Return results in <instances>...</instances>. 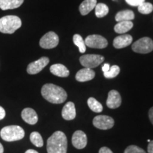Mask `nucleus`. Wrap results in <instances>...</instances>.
I'll return each instance as SVG.
<instances>
[{"label":"nucleus","instance_id":"1","mask_svg":"<svg viewBox=\"0 0 153 153\" xmlns=\"http://www.w3.org/2000/svg\"><path fill=\"white\" fill-rule=\"evenodd\" d=\"M41 94L45 100L52 104H62L68 98L65 89L53 84L44 85L41 89Z\"/></svg>","mask_w":153,"mask_h":153},{"label":"nucleus","instance_id":"2","mask_svg":"<svg viewBox=\"0 0 153 153\" xmlns=\"http://www.w3.org/2000/svg\"><path fill=\"white\" fill-rule=\"evenodd\" d=\"M67 150L68 139L63 132H55L48 140V153H67Z\"/></svg>","mask_w":153,"mask_h":153},{"label":"nucleus","instance_id":"3","mask_svg":"<svg viewBox=\"0 0 153 153\" xmlns=\"http://www.w3.org/2000/svg\"><path fill=\"white\" fill-rule=\"evenodd\" d=\"M22 20L19 17L13 15L5 16L0 19V32L12 34L22 26Z\"/></svg>","mask_w":153,"mask_h":153},{"label":"nucleus","instance_id":"4","mask_svg":"<svg viewBox=\"0 0 153 153\" xmlns=\"http://www.w3.org/2000/svg\"><path fill=\"white\" fill-rule=\"evenodd\" d=\"M24 130L19 126H5L0 131V136L7 142L20 140L24 138Z\"/></svg>","mask_w":153,"mask_h":153},{"label":"nucleus","instance_id":"5","mask_svg":"<svg viewBox=\"0 0 153 153\" xmlns=\"http://www.w3.org/2000/svg\"><path fill=\"white\" fill-rule=\"evenodd\" d=\"M134 52L141 54H147L153 51V41L148 37L140 38L132 45Z\"/></svg>","mask_w":153,"mask_h":153},{"label":"nucleus","instance_id":"6","mask_svg":"<svg viewBox=\"0 0 153 153\" xmlns=\"http://www.w3.org/2000/svg\"><path fill=\"white\" fill-rule=\"evenodd\" d=\"M79 61L82 65L85 68L92 69L98 67L104 62V57L100 55L88 54L80 57Z\"/></svg>","mask_w":153,"mask_h":153},{"label":"nucleus","instance_id":"7","mask_svg":"<svg viewBox=\"0 0 153 153\" xmlns=\"http://www.w3.org/2000/svg\"><path fill=\"white\" fill-rule=\"evenodd\" d=\"M85 45L91 48L103 49L107 47L108 41L106 38L100 35H89L85 39Z\"/></svg>","mask_w":153,"mask_h":153},{"label":"nucleus","instance_id":"8","mask_svg":"<svg viewBox=\"0 0 153 153\" xmlns=\"http://www.w3.org/2000/svg\"><path fill=\"white\" fill-rule=\"evenodd\" d=\"M59 37L56 33L50 31L45 33L40 40V46L44 49L54 48L58 45Z\"/></svg>","mask_w":153,"mask_h":153},{"label":"nucleus","instance_id":"9","mask_svg":"<svg viewBox=\"0 0 153 153\" xmlns=\"http://www.w3.org/2000/svg\"><path fill=\"white\" fill-rule=\"evenodd\" d=\"M93 124L97 128L108 130L111 129L114 126V120L111 116L99 115L94 118Z\"/></svg>","mask_w":153,"mask_h":153},{"label":"nucleus","instance_id":"10","mask_svg":"<svg viewBox=\"0 0 153 153\" xmlns=\"http://www.w3.org/2000/svg\"><path fill=\"white\" fill-rule=\"evenodd\" d=\"M50 62L48 57H42L38 60L30 62L27 67V72L30 74H36L39 73L44 68L47 66Z\"/></svg>","mask_w":153,"mask_h":153},{"label":"nucleus","instance_id":"11","mask_svg":"<svg viewBox=\"0 0 153 153\" xmlns=\"http://www.w3.org/2000/svg\"><path fill=\"white\" fill-rule=\"evenodd\" d=\"M72 143L76 149L85 148L87 144V137L86 134L82 131H76L74 133L72 137Z\"/></svg>","mask_w":153,"mask_h":153},{"label":"nucleus","instance_id":"12","mask_svg":"<svg viewBox=\"0 0 153 153\" xmlns=\"http://www.w3.org/2000/svg\"><path fill=\"white\" fill-rule=\"evenodd\" d=\"M121 97L118 91L111 90L108 92L106 105L110 108H117L121 104Z\"/></svg>","mask_w":153,"mask_h":153},{"label":"nucleus","instance_id":"13","mask_svg":"<svg viewBox=\"0 0 153 153\" xmlns=\"http://www.w3.org/2000/svg\"><path fill=\"white\" fill-rule=\"evenodd\" d=\"M133 41V38L129 34L126 35H120L115 38L113 42V45L115 48L120 49L126 48L131 45Z\"/></svg>","mask_w":153,"mask_h":153},{"label":"nucleus","instance_id":"14","mask_svg":"<svg viewBox=\"0 0 153 153\" xmlns=\"http://www.w3.org/2000/svg\"><path fill=\"white\" fill-rule=\"evenodd\" d=\"M95 76V72L92 69L90 68H83L76 72L75 75V79L78 82H84L90 81L93 79Z\"/></svg>","mask_w":153,"mask_h":153},{"label":"nucleus","instance_id":"15","mask_svg":"<svg viewBox=\"0 0 153 153\" xmlns=\"http://www.w3.org/2000/svg\"><path fill=\"white\" fill-rule=\"evenodd\" d=\"M22 118L26 123L30 125H35L38 120L37 114L31 108H24L22 112Z\"/></svg>","mask_w":153,"mask_h":153},{"label":"nucleus","instance_id":"16","mask_svg":"<svg viewBox=\"0 0 153 153\" xmlns=\"http://www.w3.org/2000/svg\"><path fill=\"white\" fill-rule=\"evenodd\" d=\"M62 116L65 120H71L76 117V109L74 103L69 101L65 105L62 110Z\"/></svg>","mask_w":153,"mask_h":153},{"label":"nucleus","instance_id":"17","mask_svg":"<svg viewBox=\"0 0 153 153\" xmlns=\"http://www.w3.org/2000/svg\"><path fill=\"white\" fill-rule=\"evenodd\" d=\"M50 71L53 74L60 76V77H67L70 74V72H69L68 68L62 64L53 65L50 68Z\"/></svg>","mask_w":153,"mask_h":153},{"label":"nucleus","instance_id":"18","mask_svg":"<svg viewBox=\"0 0 153 153\" xmlns=\"http://www.w3.org/2000/svg\"><path fill=\"white\" fill-rule=\"evenodd\" d=\"M97 4V0H85L83 1L79 7L80 14L82 16L88 14L91 11H92V9L95 8Z\"/></svg>","mask_w":153,"mask_h":153},{"label":"nucleus","instance_id":"19","mask_svg":"<svg viewBox=\"0 0 153 153\" xmlns=\"http://www.w3.org/2000/svg\"><path fill=\"white\" fill-rule=\"evenodd\" d=\"M24 0H0V9L2 10L19 8Z\"/></svg>","mask_w":153,"mask_h":153},{"label":"nucleus","instance_id":"20","mask_svg":"<svg viewBox=\"0 0 153 153\" xmlns=\"http://www.w3.org/2000/svg\"><path fill=\"white\" fill-rule=\"evenodd\" d=\"M133 27V24L131 21H125L120 22L115 25L114 30L117 33H125L129 31Z\"/></svg>","mask_w":153,"mask_h":153},{"label":"nucleus","instance_id":"21","mask_svg":"<svg viewBox=\"0 0 153 153\" xmlns=\"http://www.w3.org/2000/svg\"><path fill=\"white\" fill-rule=\"evenodd\" d=\"M135 18V14L131 10H123L118 12L116 15L115 19L116 22H125V21H132Z\"/></svg>","mask_w":153,"mask_h":153},{"label":"nucleus","instance_id":"22","mask_svg":"<svg viewBox=\"0 0 153 153\" xmlns=\"http://www.w3.org/2000/svg\"><path fill=\"white\" fill-rule=\"evenodd\" d=\"M109 9L108 6L103 3L97 4L95 7V14L98 18H102L108 14Z\"/></svg>","mask_w":153,"mask_h":153},{"label":"nucleus","instance_id":"23","mask_svg":"<svg viewBox=\"0 0 153 153\" xmlns=\"http://www.w3.org/2000/svg\"><path fill=\"white\" fill-rule=\"evenodd\" d=\"M87 104L89 108L95 113H100L103 111V106L100 102H99L97 99L90 97L87 100Z\"/></svg>","mask_w":153,"mask_h":153},{"label":"nucleus","instance_id":"24","mask_svg":"<svg viewBox=\"0 0 153 153\" xmlns=\"http://www.w3.org/2000/svg\"><path fill=\"white\" fill-rule=\"evenodd\" d=\"M30 140L35 146L41 148L43 145V140L41 135L38 132H33L30 135Z\"/></svg>","mask_w":153,"mask_h":153},{"label":"nucleus","instance_id":"25","mask_svg":"<svg viewBox=\"0 0 153 153\" xmlns=\"http://www.w3.org/2000/svg\"><path fill=\"white\" fill-rule=\"evenodd\" d=\"M73 42L74 45L79 48V51L81 53H85L86 45L85 42L82 37L79 34H74L73 36Z\"/></svg>","mask_w":153,"mask_h":153},{"label":"nucleus","instance_id":"26","mask_svg":"<svg viewBox=\"0 0 153 153\" xmlns=\"http://www.w3.org/2000/svg\"><path fill=\"white\" fill-rule=\"evenodd\" d=\"M140 13L143 14H149L153 11V5L149 2H143L137 7Z\"/></svg>","mask_w":153,"mask_h":153},{"label":"nucleus","instance_id":"27","mask_svg":"<svg viewBox=\"0 0 153 153\" xmlns=\"http://www.w3.org/2000/svg\"><path fill=\"white\" fill-rule=\"evenodd\" d=\"M120 68L118 65H113L110 68V70L108 72H104V75L107 79H112L116 77L119 74Z\"/></svg>","mask_w":153,"mask_h":153},{"label":"nucleus","instance_id":"28","mask_svg":"<svg viewBox=\"0 0 153 153\" xmlns=\"http://www.w3.org/2000/svg\"><path fill=\"white\" fill-rule=\"evenodd\" d=\"M124 153H146L143 149L139 148L136 145H130L126 148Z\"/></svg>","mask_w":153,"mask_h":153},{"label":"nucleus","instance_id":"29","mask_svg":"<svg viewBox=\"0 0 153 153\" xmlns=\"http://www.w3.org/2000/svg\"><path fill=\"white\" fill-rule=\"evenodd\" d=\"M126 3L133 7H138L141 4L145 2V0H126Z\"/></svg>","mask_w":153,"mask_h":153},{"label":"nucleus","instance_id":"30","mask_svg":"<svg viewBox=\"0 0 153 153\" xmlns=\"http://www.w3.org/2000/svg\"><path fill=\"white\" fill-rule=\"evenodd\" d=\"M99 153H113V152L107 147H102L99 150Z\"/></svg>","mask_w":153,"mask_h":153},{"label":"nucleus","instance_id":"31","mask_svg":"<svg viewBox=\"0 0 153 153\" xmlns=\"http://www.w3.org/2000/svg\"><path fill=\"white\" fill-rule=\"evenodd\" d=\"M6 116L5 110L1 106H0V120H2Z\"/></svg>","mask_w":153,"mask_h":153},{"label":"nucleus","instance_id":"32","mask_svg":"<svg viewBox=\"0 0 153 153\" xmlns=\"http://www.w3.org/2000/svg\"><path fill=\"white\" fill-rule=\"evenodd\" d=\"M148 153H153V140H150L148 146Z\"/></svg>","mask_w":153,"mask_h":153},{"label":"nucleus","instance_id":"33","mask_svg":"<svg viewBox=\"0 0 153 153\" xmlns=\"http://www.w3.org/2000/svg\"><path fill=\"white\" fill-rule=\"evenodd\" d=\"M110 65L108 64V63H106V64L104 65V66L102 67V71L104 72H108V70H110Z\"/></svg>","mask_w":153,"mask_h":153},{"label":"nucleus","instance_id":"34","mask_svg":"<svg viewBox=\"0 0 153 153\" xmlns=\"http://www.w3.org/2000/svg\"><path fill=\"white\" fill-rule=\"evenodd\" d=\"M148 115H149V118H150L151 123H152L153 125V106L152 108H150V109L149 110Z\"/></svg>","mask_w":153,"mask_h":153},{"label":"nucleus","instance_id":"35","mask_svg":"<svg viewBox=\"0 0 153 153\" xmlns=\"http://www.w3.org/2000/svg\"><path fill=\"white\" fill-rule=\"evenodd\" d=\"M25 153H38L37 151L34 150H32V149H30V150H28L26 151V152Z\"/></svg>","mask_w":153,"mask_h":153},{"label":"nucleus","instance_id":"36","mask_svg":"<svg viewBox=\"0 0 153 153\" xmlns=\"http://www.w3.org/2000/svg\"><path fill=\"white\" fill-rule=\"evenodd\" d=\"M0 153H4V148L1 143H0Z\"/></svg>","mask_w":153,"mask_h":153}]
</instances>
